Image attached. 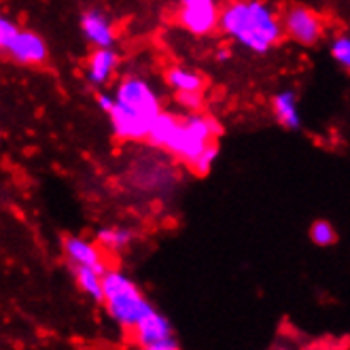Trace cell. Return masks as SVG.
Listing matches in <instances>:
<instances>
[{"label": "cell", "mask_w": 350, "mask_h": 350, "mask_svg": "<svg viewBox=\"0 0 350 350\" xmlns=\"http://www.w3.org/2000/svg\"><path fill=\"white\" fill-rule=\"evenodd\" d=\"M219 28L255 53L270 51L282 34L274 11L261 0H234L221 11Z\"/></svg>", "instance_id": "obj_1"}, {"label": "cell", "mask_w": 350, "mask_h": 350, "mask_svg": "<svg viewBox=\"0 0 350 350\" xmlns=\"http://www.w3.org/2000/svg\"><path fill=\"white\" fill-rule=\"evenodd\" d=\"M217 134H221V126L211 117H176L170 113H159L151 123L147 140L153 147L166 149L191 166L193 159L211 145Z\"/></svg>", "instance_id": "obj_2"}, {"label": "cell", "mask_w": 350, "mask_h": 350, "mask_svg": "<svg viewBox=\"0 0 350 350\" xmlns=\"http://www.w3.org/2000/svg\"><path fill=\"white\" fill-rule=\"evenodd\" d=\"M102 284H105V304L107 310L123 329H132L153 312V306L142 297L138 286L121 272L107 270L102 274Z\"/></svg>", "instance_id": "obj_3"}, {"label": "cell", "mask_w": 350, "mask_h": 350, "mask_svg": "<svg viewBox=\"0 0 350 350\" xmlns=\"http://www.w3.org/2000/svg\"><path fill=\"white\" fill-rule=\"evenodd\" d=\"M115 102L119 107L128 109L130 113H136L140 117L149 119L151 123L161 113L155 92L151 90V85L145 79H138V77H126L121 81V85L117 88Z\"/></svg>", "instance_id": "obj_4"}, {"label": "cell", "mask_w": 350, "mask_h": 350, "mask_svg": "<svg viewBox=\"0 0 350 350\" xmlns=\"http://www.w3.org/2000/svg\"><path fill=\"white\" fill-rule=\"evenodd\" d=\"M134 340L140 348L147 350H176L178 342L172 336V327L166 317H161L159 312H151L142 319L134 329Z\"/></svg>", "instance_id": "obj_5"}, {"label": "cell", "mask_w": 350, "mask_h": 350, "mask_svg": "<svg viewBox=\"0 0 350 350\" xmlns=\"http://www.w3.org/2000/svg\"><path fill=\"white\" fill-rule=\"evenodd\" d=\"M284 30L295 43L301 45H314L323 34V22L321 15L312 9L293 5L284 13Z\"/></svg>", "instance_id": "obj_6"}, {"label": "cell", "mask_w": 350, "mask_h": 350, "mask_svg": "<svg viewBox=\"0 0 350 350\" xmlns=\"http://www.w3.org/2000/svg\"><path fill=\"white\" fill-rule=\"evenodd\" d=\"M5 51L17 62V64H24V66H38L47 59L45 40L30 30H19Z\"/></svg>", "instance_id": "obj_7"}, {"label": "cell", "mask_w": 350, "mask_h": 350, "mask_svg": "<svg viewBox=\"0 0 350 350\" xmlns=\"http://www.w3.org/2000/svg\"><path fill=\"white\" fill-rule=\"evenodd\" d=\"M221 13L215 7V0H204V3H187L180 9V24L193 34H211L219 26Z\"/></svg>", "instance_id": "obj_8"}, {"label": "cell", "mask_w": 350, "mask_h": 350, "mask_svg": "<svg viewBox=\"0 0 350 350\" xmlns=\"http://www.w3.org/2000/svg\"><path fill=\"white\" fill-rule=\"evenodd\" d=\"M81 28H83V34L88 36V40L96 47H111L115 43V32L113 26L107 19L105 13L100 11H88L81 19Z\"/></svg>", "instance_id": "obj_9"}, {"label": "cell", "mask_w": 350, "mask_h": 350, "mask_svg": "<svg viewBox=\"0 0 350 350\" xmlns=\"http://www.w3.org/2000/svg\"><path fill=\"white\" fill-rule=\"evenodd\" d=\"M64 253L70 259L72 265H85V267H94L100 274L107 272L105 263H102L100 251L94 244H90L88 240L81 238H66L64 240Z\"/></svg>", "instance_id": "obj_10"}, {"label": "cell", "mask_w": 350, "mask_h": 350, "mask_svg": "<svg viewBox=\"0 0 350 350\" xmlns=\"http://www.w3.org/2000/svg\"><path fill=\"white\" fill-rule=\"evenodd\" d=\"M119 64L117 53L111 47H98V51L92 53L88 62V79L92 85H105L113 77L115 68Z\"/></svg>", "instance_id": "obj_11"}, {"label": "cell", "mask_w": 350, "mask_h": 350, "mask_svg": "<svg viewBox=\"0 0 350 350\" xmlns=\"http://www.w3.org/2000/svg\"><path fill=\"white\" fill-rule=\"evenodd\" d=\"M272 107H274V115L278 119L280 126L289 128V130H295L299 128V113H297V96L289 90H284L280 94L274 96L272 100Z\"/></svg>", "instance_id": "obj_12"}, {"label": "cell", "mask_w": 350, "mask_h": 350, "mask_svg": "<svg viewBox=\"0 0 350 350\" xmlns=\"http://www.w3.org/2000/svg\"><path fill=\"white\" fill-rule=\"evenodd\" d=\"M72 270L81 291L88 293L96 301H105V284H102V274L98 270L85 265H72Z\"/></svg>", "instance_id": "obj_13"}, {"label": "cell", "mask_w": 350, "mask_h": 350, "mask_svg": "<svg viewBox=\"0 0 350 350\" xmlns=\"http://www.w3.org/2000/svg\"><path fill=\"white\" fill-rule=\"evenodd\" d=\"M166 81L172 90L178 92H202L204 88V77L191 70H185V68H172L166 75Z\"/></svg>", "instance_id": "obj_14"}, {"label": "cell", "mask_w": 350, "mask_h": 350, "mask_svg": "<svg viewBox=\"0 0 350 350\" xmlns=\"http://www.w3.org/2000/svg\"><path fill=\"white\" fill-rule=\"evenodd\" d=\"M98 242L109 251H123L132 242V232L123 228H105L98 232Z\"/></svg>", "instance_id": "obj_15"}, {"label": "cell", "mask_w": 350, "mask_h": 350, "mask_svg": "<svg viewBox=\"0 0 350 350\" xmlns=\"http://www.w3.org/2000/svg\"><path fill=\"white\" fill-rule=\"evenodd\" d=\"M310 238L314 244L319 246H329V244H334L338 240V234L334 230V225L329 223V221H314L312 223V228H310Z\"/></svg>", "instance_id": "obj_16"}, {"label": "cell", "mask_w": 350, "mask_h": 350, "mask_svg": "<svg viewBox=\"0 0 350 350\" xmlns=\"http://www.w3.org/2000/svg\"><path fill=\"white\" fill-rule=\"evenodd\" d=\"M217 155H219V147L215 145V142H211V145L206 147V149L193 159V163H191L193 172H196V174H206V172H208V170L213 168V163H215Z\"/></svg>", "instance_id": "obj_17"}, {"label": "cell", "mask_w": 350, "mask_h": 350, "mask_svg": "<svg viewBox=\"0 0 350 350\" xmlns=\"http://www.w3.org/2000/svg\"><path fill=\"white\" fill-rule=\"evenodd\" d=\"M332 55L338 64H342L346 70H350V36H340L334 40Z\"/></svg>", "instance_id": "obj_18"}, {"label": "cell", "mask_w": 350, "mask_h": 350, "mask_svg": "<svg viewBox=\"0 0 350 350\" xmlns=\"http://www.w3.org/2000/svg\"><path fill=\"white\" fill-rule=\"evenodd\" d=\"M17 32H19V28L13 24V22H9L7 17H3L0 19V47L3 49H7L9 47V43L11 40L17 36Z\"/></svg>", "instance_id": "obj_19"}, {"label": "cell", "mask_w": 350, "mask_h": 350, "mask_svg": "<svg viewBox=\"0 0 350 350\" xmlns=\"http://www.w3.org/2000/svg\"><path fill=\"white\" fill-rule=\"evenodd\" d=\"M178 102L189 111H198L202 107V94L200 92H178Z\"/></svg>", "instance_id": "obj_20"}, {"label": "cell", "mask_w": 350, "mask_h": 350, "mask_svg": "<svg viewBox=\"0 0 350 350\" xmlns=\"http://www.w3.org/2000/svg\"><path fill=\"white\" fill-rule=\"evenodd\" d=\"M98 105L105 113H111L115 109V98L107 96V94H98Z\"/></svg>", "instance_id": "obj_21"}, {"label": "cell", "mask_w": 350, "mask_h": 350, "mask_svg": "<svg viewBox=\"0 0 350 350\" xmlns=\"http://www.w3.org/2000/svg\"><path fill=\"white\" fill-rule=\"evenodd\" d=\"M230 55H232V53H230L228 49H221V51L217 53V59H219V62H225V59H230Z\"/></svg>", "instance_id": "obj_22"}, {"label": "cell", "mask_w": 350, "mask_h": 350, "mask_svg": "<svg viewBox=\"0 0 350 350\" xmlns=\"http://www.w3.org/2000/svg\"><path fill=\"white\" fill-rule=\"evenodd\" d=\"M187 3H204V0H183V5H187Z\"/></svg>", "instance_id": "obj_23"}]
</instances>
